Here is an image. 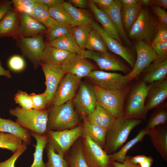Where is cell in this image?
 <instances>
[{
  "instance_id": "d4e9b609",
  "label": "cell",
  "mask_w": 167,
  "mask_h": 167,
  "mask_svg": "<svg viewBox=\"0 0 167 167\" xmlns=\"http://www.w3.org/2000/svg\"><path fill=\"white\" fill-rule=\"evenodd\" d=\"M145 69L143 81L146 84H152L166 79L167 74V58L156 60Z\"/></svg>"
},
{
  "instance_id": "7c38bea8",
  "label": "cell",
  "mask_w": 167,
  "mask_h": 167,
  "mask_svg": "<svg viewBox=\"0 0 167 167\" xmlns=\"http://www.w3.org/2000/svg\"><path fill=\"white\" fill-rule=\"evenodd\" d=\"M18 40L22 52L36 69L40 65L41 55L45 45L42 34L28 38L20 36Z\"/></svg>"
},
{
  "instance_id": "ab89813d",
  "label": "cell",
  "mask_w": 167,
  "mask_h": 167,
  "mask_svg": "<svg viewBox=\"0 0 167 167\" xmlns=\"http://www.w3.org/2000/svg\"><path fill=\"white\" fill-rule=\"evenodd\" d=\"M157 108L151 116L145 128L147 131L158 126L166 123L167 111L166 106Z\"/></svg>"
},
{
  "instance_id": "680465c9",
  "label": "cell",
  "mask_w": 167,
  "mask_h": 167,
  "mask_svg": "<svg viewBox=\"0 0 167 167\" xmlns=\"http://www.w3.org/2000/svg\"><path fill=\"white\" fill-rule=\"evenodd\" d=\"M0 76H4L8 78H11V75L10 71L5 69L2 66L0 60Z\"/></svg>"
},
{
  "instance_id": "11a10c76",
  "label": "cell",
  "mask_w": 167,
  "mask_h": 167,
  "mask_svg": "<svg viewBox=\"0 0 167 167\" xmlns=\"http://www.w3.org/2000/svg\"><path fill=\"white\" fill-rule=\"evenodd\" d=\"M68 2L75 7L80 9H84L88 5L86 0H70L68 1Z\"/></svg>"
},
{
  "instance_id": "f6af8a7d",
  "label": "cell",
  "mask_w": 167,
  "mask_h": 167,
  "mask_svg": "<svg viewBox=\"0 0 167 167\" xmlns=\"http://www.w3.org/2000/svg\"><path fill=\"white\" fill-rule=\"evenodd\" d=\"M34 105V109L42 110H46V108L49 103L47 96L45 92L41 94L34 93L31 94Z\"/></svg>"
},
{
  "instance_id": "ba28073f",
  "label": "cell",
  "mask_w": 167,
  "mask_h": 167,
  "mask_svg": "<svg viewBox=\"0 0 167 167\" xmlns=\"http://www.w3.org/2000/svg\"><path fill=\"white\" fill-rule=\"evenodd\" d=\"M82 136L83 153L88 166L90 167H108L111 163L109 155L84 131Z\"/></svg>"
},
{
  "instance_id": "4fadbf2b",
  "label": "cell",
  "mask_w": 167,
  "mask_h": 167,
  "mask_svg": "<svg viewBox=\"0 0 167 167\" xmlns=\"http://www.w3.org/2000/svg\"><path fill=\"white\" fill-rule=\"evenodd\" d=\"M96 101L93 86L80 83L78 91L72 101L83 118L93 111L96 106Z\"/></svg>"
},
{
  "instance_id": "f5cc1de1",
  "label": "cell",
  "mask_w": 167,
  "mask_h": 167,
  "mask_svg": "<svg viewBox=\"0 0 167 167\" xmlns=\"http://www.w3.org/2000/svg\"><path fill=\"white\" fill-rule=\"evenodd\" d=\"M111 164L114 167H140L139 165L135 164L131 162L129 156H126L125 160L122 163L112 161Z\"/></svg>"
},
{
  "instance_id": "bcb514c9",
  "label": "cell",
  "mask_w": 167,
  "mask_h": 167,
  "mask_svg": "<svg viewBox=\"0 0 167 167\" xmlns=\"http://www.w3.org/2000/svg\"><path fill=\"white\" fill-rule=\"evenodd\" d=\"M8 66L11 70L19 72L23 71L25 66V63L24 58L19 55H14L9 59Z\"/></svg>"
},
{
  "instance_id": "484cf974",
  "label": "cell",
  "mask_w": 167,
  "mask_h": 167,
  "mask_svg": "<svg viewBox=\"0 0 167 167\" xmlns=\"http://www.w3.org/2000/svg\"><path fill=\"white\" fill-rule=\"evenodd\" d=\"M72 54L54 47L48 43L45 45L41 56V62L61 65Z\"/></svg>"
},
{
  "instance_id": "8992f818",
  "label": "cell",
  "mask_w": 167,
  "mask_h": 167,
  "mask_svg": "<svg viewBox=\"0 0 167 167\" xmlns=\"http://www.w3.org/2000/svg\"><path fill=\"white\" fill-rule=\"evenodd\" d=\"M159 22L147 8L142 9L130 31L128 37L143 41L150 45L157 32Z\"/></svg>"
},
{
  "instance_id": "2e32d148",
  "label": "cell",
  "mask_w": 167,
  "mask_h": 167,
  "mask_svg": "<svg viewBox=\"0 0 167 167\" xmlns=\"http://www.w3.org/2000/svg\"><path fill=\"white\" fill-rule=\"evenodd\" d=\"M66 73L80 78L88 77L95 67L87 58L77 54H72L61 65Z\"/></svg>"
},
{
  "instance_id": "f546056e",
  "label": "cell",
  "mask_w": 167,
  "mask_h": 167,
  "mask_svg": "<svg viewBox=\"0 0 167 167\" xmlns=\"http://www.w3.org/2000/svg\"><path fill=\"white\" fill-rule=\"evenodd\" d=\"M83 118V131L92 140L104 149L107 131L100 126L89 122L85 117Z\"/></svg>"
},
{
  "instance_id": "7dc6e473",
  "label": "cell",
  "mask_w": 167,
  "mask_h": 167,
  "mask_svg": "<svg viewBox=\"0 0 167 167\" xmlns=\"http://www.w3.org/2000/svg\"><path fill=\"white\" fill-rule=\"evenodd\" d=\"M27 146L23 143L21 146L9 158L0 162V167H15V163L17 159L26 151Z\"/></svg>"
},
{
  "instance_id": "681fc988",
  "label": "cell",
  "mask_w": 167,
  "mask_h": 167,
  "mask_svg": "<svg viewBox=\"0 0 167 167\" xmlns=\"http://www.w3.org/2000/svg\"><path fill=\"white\" fill-rule=\"evenodd\" d=\"M165 41H167V25L159 22L158 30L151 45Z\"/></svg>"
},
{
  "instance_id": "6f0895ef",
  "label": "cell",
  "mask_w": 167,
  "mask_h": 167,
  "mask_svg": "<svg viewBox=\"0 0 167 167\" xmlns=\"http://www.w3.org/2000/svg\"><path fill=\"white\" fill-rule=\"evenodd\" d=\"M151 4L154 6L160 7L164 9L167 8V0H151Z\"/></svg>"
},
{
  "instance_id": "4dcf8cb0",
  "label": "cell",
  "mask_w": 167,
  "mask_h": 167,
  "mask_svg": "<svg viewBox=\"0 0 167 167\" xmlns=\"http://www.w3.org/2000/svg\"><path fill=\"white\" fill-rule=\"evenodd\" d=\"M49 7L45 4L36 0L32 16L44 25L47 28L60 24L54 19L49 12Z\"/></svg>"
},
{
  "instance_id": "44dd1931",
  "label": "cell",
  "mask_w": 167,
  "mask_h": 167,
  "mask_svg": "<svg viewBox=\"0 0 167 167\" xmlns=\"http://www.w3.org/2000/svg\"><path fill=\"white\" fill-rule=\"evenodd\" d=\"M147 135L157 152L163 159L167 161V126L166 124L158 126L147 131Z\"/></svg>"
},
{
  "instance_id": "ffe728a7",
  "label": "cell",
  "mask_w": 167,
  "mask_h": 167,
  "mask_svg": "<svg viewBox=\"0 0 167 167\" xmlns=\"http://www.w3.org/2000/svg\"><path fill=\"white\" fill-rule=\"evenodd\" d=\"M19 31L20 36L30 37L44 33L47 28L31 15L19 13Z\"/></svg>"
},
{
  "instance_id": "5bb4252c",
  "label": "cell",
  "mask_w": 167,
  "mask_h": 167,
  "mask_svg": "<svg viewBox=\"0 0 167 167\" xmlns=\"http://www.w3.org/2000/svg\"><path fill=\"white\" fill-rule=\"evenodd\" d=\"M81 78L66 73L60 82L54 97L53 105L58 106L72 100L81 83Z\"/></svg>"
},
{
  "instance_id": "94428289",
  "label": "cell",
  "mask_w": 167,
  "mask_h": 167,
  "mask_svg": "<svg viewBox=\"0 0 167 167\" xmlns=\"http://www.w3.org/2000/svg\"><path fill=\"white\" fill-rule=\"evenodd\" d=\"M138 2L141 5L143 4L147 6L151 4V1L149 0H138Z\"/></svg>"
},
{
  "instance_id": "7402d4cb",
  "label": "cell",
  "mask_w": 167,
  "mask_h": 167,
  "mask_svg": "<svg viewBox=\"0 0 167 167\" xmlns=\"http://www.w3.org/2000/svg\"><path fill=\"white\" fill-rule=\"evenodd\" d=\"M122 7L120 0H115L109 7L106 9L100 8L109 17L117 30L121 38L125 44L128 46H131V42L124 30L122 23L121 15Z\"/></svg>"
},
{
  "instance_id": "6125c7cd",
  "label": "cell",
  "mask_w": 167,
  "mask_h": 167,
  "mask_svg": "<svg viewBox=\"0 0 167 167\" xmlns=\"http://www.w3.org/2000/svg\"><path fill=\"white\" fill-rule=\"evenodd\" d=\"M108 167H114L113 165L111 164V163L108 166Z\"/></svg>"
},
{
  "instance_id": "816d5d0a",
  "label": "cell",
  "mask_w": 167,
  "mask_h": 167,
  "mask_svg": "<svg viewBox=\"0 0 167 167\" xmlns=\"http://www.w3.org/2000/svg\"><path fill=\"white\" fill-rule=\"evenodd\" d=\"M13 0H0V20L12 8Z\"/></svg>"
},
{
  "instance_id": "ac0fdd59",
  "label": "cell",
  "mask_w": 167,
  "mask_h": 167,
  "mask_svg": "<svg viewBox=\"0 0 167 167\" xmlns=\"http://www.w3.org/2000/svg\"><path fill=\"white\" fill-rule=\"evenodd\" d=\"M19 22V13L12 8L0 20V38L11 37L18 39L20 36Z\"/></svg>"
},
{
  "instance_id": "30bf717a",
  "label": "cell",
  "mask_w": 167,
  "mask_h": 167,
  "mask_svg": "<svg viewBox=\"0 0 167 167\" xmlns=\"http://www.w3.org/2000/svg\"><path fill=\"white\" fill-rule=\"evenodd\" d=\"M137 58L133 68L127 75L129 82L139 75L143 70L159 57L150 45L141 41H137L135 44Z\"/></svg>"
},
{
  "instance_id": "f1b7e54d",
  "label": "cell",
  "mask_w": 167,
  "mask_h": 167,
  "mask_svg": "<svg viewBox=\"0 0 167 167\" xmlns=\"http://www.w3.org/2000/svg\"><path fill=\"white\" fill-rule=\"evenodd\" d=\"M62 5L71 17V27L83 24H91L93 21L87 10L76 7L67 2L64 1Z\"/></svg>"
},
{
  "instance_id": "ee69618b",
  "label": "cell",
  "mask_w": 167,
  "mask_h": 167,
  "mask_svg": "<svg viewBox=\"0 0 167 167\" xmlns=\"http://www.w3.org/2000/svg\"><path fill=\"white\" fill-rule=\"evenodd\" d=\"M14 100L20 107L24 109L30 110L34 109V105L30 94L22 91L19 90L15 95Z\"/></svg>"
},
{
  "instance_id": "83f0119b",
  "label": "cell",
  "mask_w": 167,
  "mask_h": 167,
  "mask_svg": "<svg viewBox=\"0 0 167 167\" xmlns=\"http://www.w3.org/2000/svg\"><path fill=\"white\" fill-rule=\"evenodd\" d=\"M79 138L71 147L70 153L64 155L67 167H90L84 157L82 139Z\"/></svg>"
},
{
  "instance_id": "9a60e30c",
  "label": "cell",
  "mask_w": 167,
  "mask_h": 167,
  "mask_svg": "<svg viewBox=\"0 0 167 167\" xmlns=\"http://www.w3.org/2000/svg\"><path fill=\"white\" fill-rule=\"evenodd\" d=\"M40 65L45 77V92L49 103L52 101L60 82L66 73L62 68L61 65L41 62Z\"/></svg>"
},
{
  "instance_id": "3957f363",
  "label": "cell",
  "mask_w": 167,
  "mask_h": 167,
  "mask_svg": "<svg viewBox=\"0 0 167 167\" xmlns=\"http://www.w3.org/2000/svg\"><path fill=\"white\" fill-rule=\"evenodd\" d=\"M10 114L16 118L15 122L21 126L36 134H46L48 110L23 109L20 107L11 109Z\"/></svg>"
},
{
  "instance_id": "1f68e13d",
  "label": "cell",
  "mask_w": 167,
  "mask_h": 167,
  "mask_svg": "<svg viewBox=\"0 0 167 167\" xmlns=\"http://www.w3.org/2000/svg\"><path fill=\"white\" fill-rule=\"evenodd\" d=\"M48 43L54 47L71 54H80L83 50L77 44L71 33L57 38Z\"/></svg>"
},
{
  "instance_id": "db71d44e",
  "label": "cell",
  "mask_w": 167,
  "mask_h": 167,
  "mask_svg": "<svg viewBox=\"0 0 167 167\" xmlns=\"http://www.w3.org/2000/svg\"><path fill=\"white\" fill-rule=\"evenodd\" d=\"M90 1L97 5L100 8L106 9L109 7L113 4V0H91Z\"/></svg>"
},
{
  "instance_id": "5b68a950",
  "label": "cell",
  "mask_w": 167,
  "mask_h": 167,
  "mask_svg": "<svg viewBox=\"0 0 167 167\" xmlns=\"http://www.w3.org/2000/svg\"><path fill=\"white\" fill-rule=\"evenodd\" d=\"M150 88L143 81L134 86L131 91L124 108L122 118L126 119H145L147 113L145 102Z\"/></svg>"
},
{
  "instance_id": "e575fe53",
  "label": "cell",
  "mask_w": 167,
  "mask_h": 167,
  "mask_svg": "<svg viewBox=\"0 0 167 167\" xmlns=\"http://www.w3.org/2000/svg\"><path fill=\"white\" fill-rule=\"evenodd\" d=\"M30 132L31 136L36 140V144L35 146L33 161L30 167H45L43 160V155L44 150L48 143L46 135H41Z\"/></svg>"
},
{
  "instance_id": "d6986e66",
  "label": "cell",
  "mask_w": 167,
  "mask_h": 167,
  "mask_svg": "<svg viewBox=\"0 0 167 167\" xmlns=\"http://www.w3.org/2000/svg\"><path fill=\"white\" fill-rule=\"evenodd\" d=\"M167 96V80L165 79L151 84L148 92L145 109L147 112L157 108Z\"/></svg>"
},
{
  "instance_id": "6da1fadb",
  "label": "cell",
  "mask_w": 167,
  "mask_h": 167,
  "mask_svg": "<svg viewBox=\"0 0 167 167\" xmlns=\"http://www.w3.org/2000/svg\"><path fill=\"white\" fill-rule=\"evenodd\" d=\"M142 122V120L116 118L107 132L104 150L110 155L119 150L126 142L132 130Z\"/></svg>"
},
{
  "instance_id": "4316f807",
  "label": "cell",
  "mask_w": 167,
  "mask_h": 167,
  "mask_svg": "<svg viewBox=\"0 0 167 167\" xmlns=\"http://www.w3.org/2000/svg\"><path fill=\"white\" fill-rule=\"evenodd\" d=\"M84 117L89 122L100 126L107 131L116 119L104 109L97 105L91 114Z\"/></svg>"
},
{
  "instance_id": "7bdbcfd3",
  "label": "cell",
  "mask_w": 167,
  "mask_h": 167,
  "mask_svg": "<svg viewBox=\"0 0 167 167\" xmlns=\"http://www.w3.org/2000/svg\"><path fill=\"white\" fill-rule=\"evenodd\" d=\"M36 0H13L12 6L19 13H24L32 16Z\"/></svg>"
},
{
  "instance_id": "603a6c76",
  "label": "cell",
  "mask_w": 167,
  "mask_h": 167,
  "mask_svg": "<svg viewBox=\"0 0 167 167\" xmlns=\"http://www.w3.org/2000/svg\"><path fill=\"white\" fill-rule=\"evenodd\" d=\"M0 132L8 133L16 136L27 146L31 143L30 131L22 127L15 121L11 119L0 117Z\"/></svg>"
},
{
  "instance_id": "8d00e7d4",
  "label": "cell",
  "mask_w": 167,
  "mask_h": 167,
  "mask_svg": "<svg viewBox=\"0 0 167 167\" xmlns=\"http://www.w3.org/2000/svg\"><path fill=\"white\" fill-rule=\"evenodd\" d=\"M85 49L88 51L99 52H106L108 50L102 36L93 28L90 33Z\"/></svg>"
},
{
  "instance_id": "e0dca14e",
  "label": "cell",
  "mask_w": 167,
  "mask_h": 167,
  "mask_svg": "<svg viewBox=\"0 0 167 167\" xmlns=\"http://www.w3.org/2000/svg\"><path fill=\"white\" fill-rule=\"evenodd\" d=\"M91 25L93 28L102 36L108 49L113 53L122 57L127 62L132 69L136 59L132 51L118 41L109 36L97 23L93 21Z\"/></svg>"
},
{
  "instance_id": "7a4b0ae2",
  "label": "cell",
  "mask_w": 167,
  "mask_h": 167,
  "mask_svg": "<svg viewBox=\"0 0 167 167\" xmlns=\"http://www.w3.org/2000/svg\"><path fill=\"white\" fill-rule=\"evenodd\" d=\"M96 97V105L104 109L116 118H122L124 101L129 87L120 89H107L93 86Z\"/></svg>"
},
{
  "instance_id": "cb8c5ba5",
  "label": "cell",
  "mask_w": 167,
  "mask_h": 167,
  "mask_svg": "<svg viewBox=\"0 0 167 167\" xmlns=\"http://www.w3.org/2000/svg\"><path fill=\"white\" fill-rule=\"evenodd\" d=\"M88 6L104 31L111 37L122 43L118 32L108 15L90 1Z\"/></svg>"
},
{
  "instance_id": "74e56055",
  "label": "cell",
  "mask_w": 167,
  "mask_h": 167,
  "mask_svg": "<svg viewBox=\"0 0 167 167\" xmlns=\"http://www.w3.org/2000/svg\"><path fill=\"white\" fill-rule=\"evenodd\" d=\"M49 12L51 16L57 22L70 28L71 27V17L62 4L49 8Z\"/></svg>"
},
{
  "instance_id": "d590c367",
  "label": "cell",
  "mask_w": 167,
  "mask_h": 167,
  "mask_svg": "<svg viewBox=\"0 0 167 167\" xmlns=\"http://www.w3.org/2000/svg\"><path fill=\"white\" fill-rule=\"evenodd\" d=\"M93 28L91 24H83L70 28L71 32L79 47L85 50V46Z\"/></svg>"
},
{
  "instance_id": "b9f144b4",
  "label": "cell",
  "mask_w": 167,
  "mask_h": 167,
  "mask_svg": "<svg viewBox=\"0 0 167 167\" xmlns=\"http://www.w3.org/2000/svg\"><path fill=\"white\" fill-rule=\"evenodd\" d=\"M71 33L70 28L60 24L53 27L47 28L44 33L46 39L50 42Z\"/></svg>"
},
{
  "instance_id": "836d02e7",
  "label": "cell",
  "mask_w": 167,
  "mask_h": 167,
  "mask_svg": "<svg viewBox=\"0 0 167 167\" xmlns=\"http://www.w3.org/2000/svg\"><path fill=\"white\" fill-rule=\"evenodd\" d=\"M141 5L139 2L129 7H122L121 15L124 27L129 32L137 19L142 10Z\"/></svg>"
},
{
  "instance_id": "c3c4849f",
  "label": "cell",
  "mask_w": 167,
  "mask_h": 167,
  "mask_svg": "<svg viewBox=\"0 0 167 167\" xmlns=\"http://www.w3.org/2000/svg\"><path fill=\"white\" fill-rule=\"evenodd\" d=\"M151 46L159 57L157 60L161 61L167 58V41L154 44Z\"/></svg>"
},
{
  "instance_id": "91938a15",
  "label": "cell",
  "mask_w": 167,
  "mask_h": 167,
  "mask_svg": "<svg viewBox=\"0 0 167 167\" xmlns=\"http://www.w3.org/2000/svg\"><path fill=\"white\" fill-rule=\"evenodd\" d=\"M122 6L129 7L134 6L138 2L137 0H120Z\"/></svg>"
},
{
  "instance_id": "52a82bcc",
  "label": "cell",
  "mask_w": 167,
  "mask_h": 167,
  "mask_svg": "<svg viewBox=\"0 0 167 167\" xmlns=\"http://www.w3.org/2000/svg\"><path fill=\"white\" fill-rule=\"evenodd\" d=\"M83 132L81 126L60 131L47 130L46 134L47 143L51 145L56 152L64 155L82 136Z\"/></svg>"
},
{
  "instance_id": "9f6ffc18",
  "label": "cell",
  "mask_w": 167,
  "mask_h": 167,
  "mask_svg": "<svg viewBox=\"0 0 167 167\" xmlns=\"http://www.w3.org/2000/svg\"><path fill=\"white\" fill-rule=\"evenodd\" d=\"M38 1L44 3L49 8L62 4L64 2V1L63 0H38Z\"/></svg>"
},
{
  "instance_id": "60d3db41",
  "label": "cell",
  "mask_w": 167,
  "mask_h": 167,
  "mask_svg": "<svg viewBox=\"0 0 167 167\" xmlns=\"http://www.w3.org/2000/svg\"><path fill=\"white\" fill-rule=\"evenodd\" d=\"M46 146L47 161L45 167H67L64 155L56 152L50 145L47 143Z\"/></svg>"
},
{
  "instance_id": "f35d334b",
  "label": "cell",
  "mask_w": 167,
  "mask_h": 167,
  "mask_svg": "<svg viewBox=\"0 0 167 167\" xmlns=\"http://www.w3.org/2000/svg\"><path fill=\"white\" fill-rule=\"evenodd\" d=\"M22 141L16 136L9 133L0 132V148L16 152L22 145Z\"/></svg>"
},
{
  "instance_id": "f907efd6",
  "label": "cell",
  "mask_w": 167,
  "mask_h": 167,
  "mask_svg": "<svg viewBox=\"0 0 167 167\" xmlns=\"http://www.w3.org/2000/svg\"><path fill=\"white\" fill-rule=\"evenodd\" d=\"M154 13L159 20V22L167 25V12L165 9L154 6L153 7Z\"/></svg>"
},
{
  "instance_id": "9c48e42d",
  "label": "cell",
  "mask_w": 167,
  "mask_h": 167,
  "mask_svg": "<svg viewBox=\"0 0 167 167\" xmlns=\"http://www.w3.org/2000/svg\"><path fill=\"white\" fill-rule=\"evenodd\" d=\"M94 85L107 89H120L129 87L126 74L102 71L93 70L88 76Z\"/></svg>"
},
{
  "instance_id": "277c9868",
  "label": "cell",
  "mask_w": 167,
  "mask_h": 167,
  "mask_svg": "<svg viewBox=\"0 0 167 167\" xmlns=\"http://www.w3.org/2000/svg\"><path fill=\"white\" fill-rule=\"evenodd\" d=\"M47 130L60 131L73 128L79 122V117L72 100L48 109Z\"/></svg>"
},
{
  "instance_id": "8fae6325",
  "label": "cell",
  "mask_w": 167,
  "mask_h": 167,
  "mask_svg": "<svg viewBox=\"0 0 167 167\" xmlns=\"http://www.w3.org/2000/svg\"><path fill=\"white\" fill-rule=\"evenodd\" d=\"M79 55L93 60L101 70L118 71L124 73L130 72L119 59L108 51L99 52L84 50Z\"/></svg>"
},
{
  "instance_id": "d6a6232c",
  "label": "cell",
  "mask_w": 167,
  "mask_h": 167,
  "mask_svg": "<svg viewBox=\"0 0 167 167\" xmlns=\"http://www.w3.org/2000/svg\"><path fill=\"white\" fill-rule=\"evenodd\" d=\"M147 133V131L145 128L140 130L135 137L126 143L118 151L109 155L111 162L116 161L119 163L123 162L128 151L138 143L142 141Z\"/></svg>"
}]
</instances>
